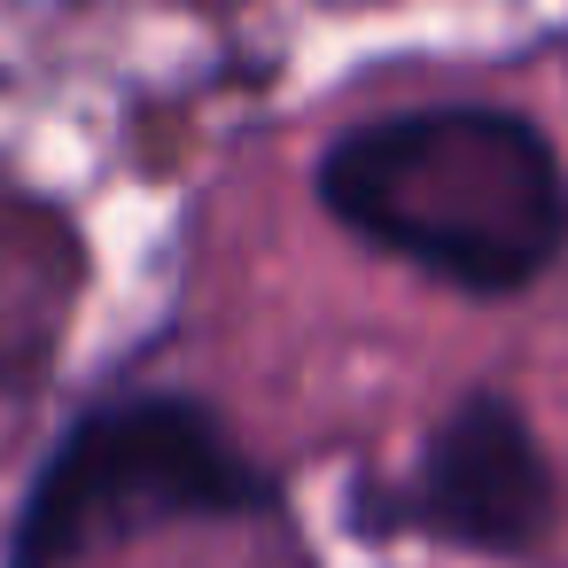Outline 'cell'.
<instances>
[{"label":"cell","instance_id":"2","mask_svg":"<svg viewBox=\"0 0 568 568\" xmlns=\"http://www.w3.org/2000/svg\"><path fill=\"white\" fill-rule=\"evenodd\" d=\"M265 483L226 444V428L180 397H141L118 413H94L63 459L40 475V498L24 514V568H63L94 545H125L156 521L187 514H242Z\"/></svg>","mask_w":568,"mask_h":568},{"label":"cell","instance_id":"1","mask_svg":"<svg viewBox=\"0 0 568 568\" xmlns=\"http://www.w3.org/2000/svg\"><path fill=\"white\" fill-rule=\"evenodd\" d=\"M320 195L343 226L459 288H521L568 226L552 149L498 110L366 125L320 164Z\"/></svg>","mask_w":568,"mask_h":568},{"label":"cell","instance_id":"3","mask_svg":"<svg viewBox=\"0 0 568 568\" xmlns=\"http://www.w3.org/2000/svg\"><path fill=\"white\" fill-rule=\"evenodd\" d=\"M420 521L490 552H521L552 529V475L506 397H467L436 428L420 467Z\"/></svg>","mask_w":568,"mask_h":568}]
</instances>
